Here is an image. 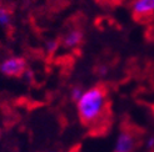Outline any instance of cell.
Returning a JSON list of instances; mask_svg holds the SVG:
<instances>
[{
	"mask_svg": "<svg viewBox=\"0 0 154 152\" xmlns=\"http://www.w3.org/2000/svg\"><path fill=\"white\" fill-rule=\"evenodd\" d=\"M0 25L4 28L11 25V10L4 5H0Z\"/></svg>",
	"mask_w": 154,
	"mask_h": 152,
	"instance_id": "obj_6",
	"label": "cell"
},
{
	"mask_svg": "<svg viewBox=\"0 0 154 152\" xmlns=\"http://www.w3.org/2000/svg\"><path fill=\"white\" fill-rule=\"evenodd\" d=\"M83 39H84L83 30L79 28H74L63 35V37H61V45L66 49H74L83 42Z\"/></svg>",
	"mask_w": 154,
	"mask_h": 152,
	"instance_id": "obj_5",
	"label": "cell"
},
{
	"mask_svg": "<svg viewBox=\"0 0 154 152\" xmlns=\"http://www.w3.org/2000/svg\"><path fill=\"white\" fill-rule=\"evenodd\" d=\"M0 135H2V132H0Z\"/></svg>",
	"mask_w": 154,
	"mask_h": 152,
	"instance_id": "obj_13",
	"label": "cell"
},
{
	"mask_svg": "<svg viewBox=\"0 0 154 152\" xmlns=\"http://www.w3.org/2000/svg\"><path fill=\"white\" fill-rule=\"evenodd\" d=\"M80 124L94 137L106 136L113 126V107L110 91L106 83L99 82L84 94L76 102Z\"/></svg>",
	"mask_w": 154,
	"mask_h": 152,
	"instance_id": "obj_1",
	"label": "cell"
},
{
	"mask_svg": "<svg viewBox=\"0 0 154 152\" xmlns=\"http://www.w3.org/2000/svg\"><path fill=\"white\" fill-rule=\"evenodd\" d=\"M148 152H154V151H153V150H149V151H148Z\"/></svg>",
	"mask_w": 154,
	"mask_h": 152,
	"instance_id": "obj_11",
	"label": "cell"
},
{
	"mask_svg": "<svg viewBox=\"0 0 154 152\" xmlns=\"http://www.w3.org/2000/svg\"><path fill=\"white\" fill-rule=\"evenodd\" d=\"M26 71V61L20 56H10L0 64V72L8 77H21Z\"/></svg>",
	"mask_w": 154,
	"mask_h": 152,
	"instance_id": "obj_4",
	"label": "cell"
},
{
	"mask_svg": "<svg viewBox=\"0 0 154 152\" xmlns=\"http://www.w3.org/2000/svg\"><path fill=\"white\" fill-rule=\"evenodd\" d=\"M153 86H154V80H153Z\"/></svg>",
	"mask_w": 154,
	"mask_h": 152,
	"instance_id": "obj_12",
	"label": "cell"
},
{
	"mask_svg": "<svg viewBox=\"0 0 154 152\" xmlns=\"http://www.w3.org/2000/svg\"><path fill=\"white\" fill-rule=\"evenodd\" d=\"M68 152H82V147H80V145H75V146H73L70 150H69Z\"/></svg>",
	"mask_w": 154,
	"mask_h": 152,
	"instance_id": "obj_9",
	"label": "cell"
},
{
	"mask_svg": "<svg viewBox=\"0 0 154 152\" xmlns=\"http://www.w3.org/2000/svg\"><path fill=\"white\" fill-rule=\"evenodd\" d=\"M133 19L139 24L154 21V0H135L132 5Z\"/></svg>",
	"mask_w": 154,
	"mask_h": 152,
	"instance_id": "obj_3",
	"label": "cell"
},
{
	"mask_svg": "<svg viewBox=\"0 0 154 152\" xmlns=\"http://www.w3.org/2000/svg\"><path fill=\"white\" fill-rule=\"evenodd\" d=\"M145 37H147L148 41L154 42V24L150 25V26L148 28L147 31H145Z\"/></svg>",
	"mask_w": 154,
	"mask_h": 152,
	"instance_id": "obj_8",
	"label": "cell"
},
{
	"mask_svg": "<svg viewBox=\"0 0 154 152\" xmlns=\"http://www.w3.org/2000/svg\"><path fill=\"white\" fill-rule=\"evenodd\" d=\"M147 131L124 116L119 126V135L113 152H137L145 142Z\"/></svg>",
	"mask_w": 154,
	"mask_h": 152,
	"instance_id": "obj_2",
	"label": "cell"
},
{
	"mask_svg": "<svg viewBox=\"0 0 154 152\" xmlns=\"http://www.w3.org/2000/svg\"><path fill=\"white\" fill-rule=\"evenodd\" d=\"M147 107L149 109L150 113H152V115L154 116V102H153V104H148V105H147Z\"/></svg>",
	"mask_w": 154,
	"mask_h": 152,
	"instance_id": "obj_10",
	"label": "cell"
},
{
	"mask_svg": "<svg viewBox=\"0 0 154 152\" xmlns=\"http://www.w3.org/2000/svg\"><path fill=\"white\" fill-rule=\"evenodd\" d=\"M84 94V90L82 86L79 85H75L72 87V92H70V96H72V100L75 101V102H78V100L82 97V95Z\"/></svg>",
	"mask_w": 154,
	"mask_h": 152,
	"instance_id": "obj_7",
	"label": "cell"
},
{
	"mask_svg": "<svg viewBox=\"0 0 154 152\" xmlns=\"http://www.w3.org/2000/svg\"><path fill=\"white\" fill-rule=\"evenodd\" d=\"M51 152H54V151H51Z\"/></svg>",
	"mask_w": 154,
	"mask_h": 152,
	"instance_id": "obj_14",
	"label": "cell"
}]
</instances>
